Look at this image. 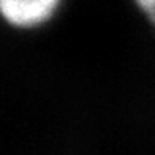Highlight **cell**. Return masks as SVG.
I'll return each instance as SVG.
<instances>
[{
    "label": "cell",
    "instance_id": "1",
    "mask_svg": "<svg viewBox=\"0 0 155 155\" xmlns=\"http://www.w3.org/2000/svg\"><path fill=\"white\" fill-rule=\"evenodd\" d=\"M59 0H0V13L10 24L33 27L51 18Z\"/></svg>",
    "mask_w": 155,
    "mask_h": 155
},
{
    "label": "cell",
    "instance_id": "2",
    "mask_svg": "<svg viewBox=\"0 0 155 155\" xmlns=\"http://www.w3.org/2000/svg\"><path fill=\"white\" fill-rule=\"evenodd\" d=\"M135 2L155 25V0H135Z\"/></svg>",
    "mask_w": 155,
    "mask_h": 155
}]
</instances>
